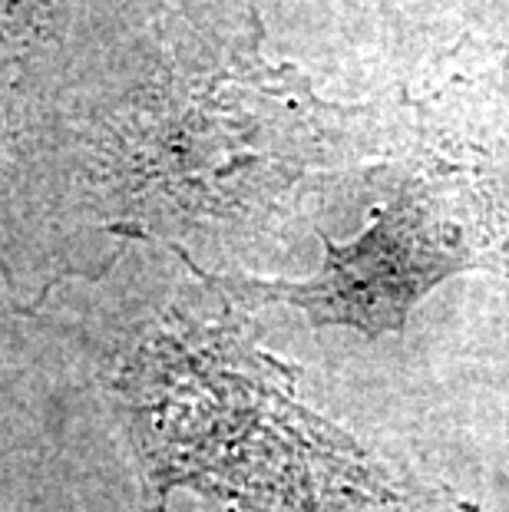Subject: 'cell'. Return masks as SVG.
<instances>
[{
  "label": "cell",
  "instance_id": "obj_1",
  "mask_svg": "<svg viewBox=\"0 0 509 512\" xmlns=\"http://www.w3.org/2000/svg\"><path fill=\"white\" fill-rule=\"evenodd\" d=\"M113 394L146 512L166 509L176 489L199 493L205 512L417 506L400 476L298 400L295 367L258 347L229 294L162 314L119 367Z\"/></svg>",
  "mask_w": 509,
  "mask_h": 512
},
{
  "label": "cell",
  "instance_id": "obj_2",
  "mask_svg": "<svg viewBox=\"0 0 509 512\" xmlns=\"http://www.w3.org/2000/svg\"><path fill=\"white\" fill-rule=\"evenodd\" d=\"M186 265L238 304H288L321 328H351L377 337L407 324L410 311L457 271L480 268L467 228L443 209L437 195L410 189L377 215L351 245H331L321 275L308 281L209 278L196 261Z\"/></svg>",
  "mask_w": 509,
  "mask_h": 512
}]
</instances>
